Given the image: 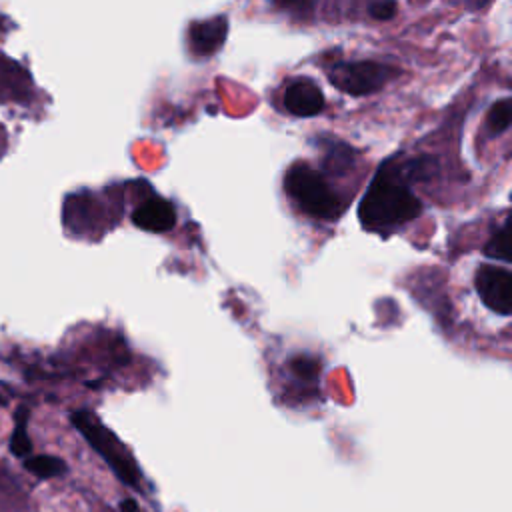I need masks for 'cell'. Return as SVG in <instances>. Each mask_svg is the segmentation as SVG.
<instances>
[{
	"label": "cell",
	"instance_id": "5bb4252c",
	"mask_svg": "<svg viewBox=\"0 0 512 512\" xmlns=\"http://www.w3.org/2000/svg\"><path fill=\"white\" fill-rule=\"evenodd\" d=\"M288 368L290 372L300 378V380H316L318 374H320V362L312 356H294L290 362H288Z\"/></svg>",
	"mask_w": 512,
	"mask_h": 512
},
{
	"label": "cell",
	"instance_id": "9c48e42d",
	"mask_svg": "<svg viewBox=\"0 0 512 512\" xmlns=\"http://www.w3.org/2000/svg\"><path fill=\"white\" fill-rule=\"evenodd\" d=\"M24 468L30 474H34L36 478H42V480L62 476L68 470V466H66V462L62 458L50 456V454H38V456L24 458Z\"/></svg>",
	"mask_w": 512,
	"mask_h": 512
},
{
	"label": "cell",
	"instance_id": "277c9868",
	"mask_svg": "<svg viewBox=\"0 0 512 512\" xmlns=\"http://www.w3.org/2000/svg\"><path fill=\"white\" fill-rule=\"evenodd\" d=\"M396 74L390 66L376 60H354V62H334L328 68V80L340 92L350 96L374 94Z\"/></svg>",
	"mask_w": 512,
	"mask_h": 512
},
{
	"label": "cell",
	"instance_id": "4fadbf2b",
	"mask_svg": "<svg viewBox=\"0 0 512 512\" xmlns=\"http://www.w3.org/2000/svg\"><path fill=\"white\" fill-rule=\"evenodd\" d=\"M510 116H512V108H510V98H502L498 102H494L486 114V126L492 134H502L508 130L510 126Z\"/></svg>",
	"mask_w": 512,
	"mask_h": 512
},
{
	"label": "cell",
	"instance_id": "e0dca14e",
	"mask_svg": "<svg viewBox=\"0 0 512 512\" xmlns=\"http://www.w3.org/2000/svg\"><path fill=\"white\" fill-rule=\"evenodd\" d=\"M0 404H4V400H2V396H0Z\"/></svg>",
	"mask_w": 512,
	"mask_h": 512
},
{
	"label": "cell",
	"instance_id": "ba28073f",
	"mask_svg": "<svg viewBox=\"0 0 512 512\" xmlns=\"http://www.w3.org/2000/svg\"><path fill=\"white\" fill-rule=\"evenodd\" d=\"M132 222L146 232H168L176 226V208L162 196H150L134 208Z\"/></svg>",
	"mask_w": 512,
	"mask_h": 512
},
{
	"label": "cell",
	"instance_id": "30bf717a",
	"mask_svg": "<svg viewBox=\"0 0 512 512\" xmlns=\"http://www.w3.org/2000/svg\"><path fill=\"white\" fill-rule=\"evenodd\" d=\"M10 452L16 458H28L32 452V442L28 436V408L20 406L14 416V430L10 436Z\"/></svg>",
	"mask_w": 512,
	"mask_h": 512
},
{
	"label": "cell",
	"instance_id": "3957f363",
	"mask_svg": "<svg viewBox=\"0 0 512 512\" xmlns=\"http://www.w3.org/2000/svg\"><path fill=\"white\" fill-rule=\"evenodd\" d=\"M70 422L124 484L132 488L140 486V470L136 466V460L112 430H108L90 410L72 412Z\"/></svg>",
	"mask_w": 512,
	"mask_h": 512
},
{
	"label": "cell",
	"instance_id": "8fae6325",
	"mask_svg": "<svg viewBox=\"0 0 512 512\" xmlns=\"http://www.w3.org/2000/svg\"><path fill=\"white\" fill-rule=\"evenodd\" d=\"M354 162V150L340 142V140H330L324 142V166L342 174L346 172Z\"/></svg>",
	"mask_w": 512,
	"mask_h": 512
},
{
	"label": "cell",
	"instance_id": "8992f818",
	"mask_svg": "<svg viewBox=\"0 0 512 512\" xmlns=\"http://www.w3.org/2000/svg\"><path fill=\"white\" fill-rule=\"evenodd\" d=\"M226 36H228L226 14H216L206 20H196L188 26V48L196 58H206L220 50Z\"/></svg>",
	"mask_w": 512,
	"mask_h": 512
},
{
	"label": "cell",
	"instance_id": "52a82bcc",
	"mask_svg": "<svg viewBox=\"0 0 512 512\" xmlns=\"http://www.w3.org/2000/svg\"><path fill=\"white\" fill-rule=\"evenodd\" d=\"M326 106L320 86L310 78H294L284 90V108L292 116L312 118Z\"/></svg>",
	"mask_w": 512,
	"mask_h": 512
},
{
	"label": "cell",
	"instance_id": "9a60e30c",
	"mask_svg": "<svg viewBox=\"0 0 512 512\" xmlns=\"http://www.w3.org/2000/svg\"><path fill=\"white\" fill-rule=\"evenodd\" d=\"M396 2H372L368 4V14L374 20H390L392 16H396Z\"/></svg>",
	"mask_w": 512,
	"mask_h": 512
},
{
	"label": "cell",
	"instance_id": "6da1fadb",
	"mask_svg": "<svg viewBox=\"0 0 512 512\" xmlns=\"http://www.w3.org/2000/svg\"><path fill=\"white\" fill-rule=\"evenodd\" d=\"M404 164L384 162L366 188L358 206L360 222L376 234H390L422 214V202L408 186Z\"/></svg>",
	"mask_w": 512,
	"mask_h": 512
},
{
	"label": "cell",
	"instance_id": "2e32d148",
	"mask_svg": "<svg viewBox=\"0 0 512 512\" xmlns=\"http://www.w3.org/2000/svg\"><path fill=\"white\" fill-rule=\"evenodd\" d=\"M120 512H140V508H138L136 500H132V498H124V500L120 502Z\"/></svg>",
	"mask_w": 512,
	"mask_h": 512
},
{
	"label": "cell",
	"instance_id": "7c38bea8",
	"mask_svg": "<svg viewBox=\"0 0 512 512\" xmlns=\"http://www.w3.org/2000/svg\"><path fill=\"white\" fill-rule=\"evenodd\" d=\"M484 256L510 262V218H506L504 224L484 244Z\"/></svg>",
	"mask_w": 512,
	"mask_h": 512
},
{
	"label": "cell",
	"instance_id": "7a4b0ae2",
	"mask_svg": "<svg viewBox=\"0 0 512 512\" xmlns=\"http://www.w3.org/2000/svg\"><path fill=\"white\" fill-rule=\"evenodd\" d=\"M284 190L292 202L310 218L336 220L344 202L326 176L308 162H294L284 176Z\"/></svg>",
	"mask_w": 512,
	"mask_h": 512
},
{
	"label": "cell",
	"instance_id": "5b68a950",
	"mask_svg": "<svg viewBox=\"0 0 512 512\" xmlns=\"http://www.w3.org/2000/svg\"><path fill=\"white\" fill-rule=\"evenodd\" d=\"M474 286L480 300L496 314L512 312V274L506 268L482 264L474 274Z\"/></svg>",
	"mask_w": 512,
	"mask_h": 512
}]
</instances>
